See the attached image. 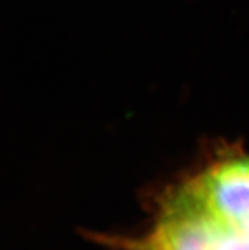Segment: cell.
I'll return each mask as SVG.
<instances>
[{
	"label": "cell",
	"instance_id": "cell-4",
	"mask_svg": "<svg viewBox=\"0 0 249 250\" xmlns=\"http://www.w3.org/2000/svg\"><path fill=\"white\" fill-rule=\"evenodd\" d=\"M239 229H243L244 231H246V232H247V234H248V235H249V222H248V224H246V225H244V226H243V228H239Z\"/></svg>",
	"mask_w": 249,
	"mask_h": 250
},
{
	"label": "cell",
	"instance_id": "cell-1",
	"mask_svg": "<svg viewBox=\"0 0 249 250\" xmlns=\"http://www.w3.org/2000/svg\"><path fill=\"white\" fill-rule=\"evenodd\" d=\"M182 189L220 225L243 228L249 222V156L216 163Z\"/></svg>",
	"mask_w": 249,
	"mask_h": 250
},
{
	"label": "cell",
	"instance_id": "cell-2",
	"mask_svg": "<svg viewBox=\"0 0 249 250\" xmlns=\"http://www.w3.org/2000/svg\"><path fill=\"white\" fill-rule=\"evenodd\" d=\"M220 224L181 188L165 203L145 238L131 241L135 250H216Z\"/></svg>",
	"mask_w": 249,
	"mask_h": 250
},
{
	"label": "cell",
	"instance_id": "cell-3",
	"mask_svg": "<svg viewBox=\"0 0 249 250\" xmlns=\"http://www.w3.org/2000/svg\"><path fill=\"white\" fill-rule=\"evenodd\" d=\"M216 250H249V235L243 229L220 225Z\"/></svg>",
	"mask_w": 249,
	"mask_h": 250
}]
</instances>
